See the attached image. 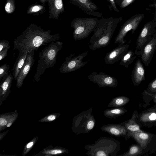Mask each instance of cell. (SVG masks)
I'll return each instance as SVG.
<instances>
[{"label":"cell","instance_id":"obj_1","mask_svg":"<svg viewBox=\"0 0 156 156\" xmlns=\"http://www.w3.org/2000/svg\"><path fill=\"white\" fill-rule=\"evenodd\" d=\"M50 30H45L41 27L31 24L22 34L14 39V49L20 52L30 53L43 45L58 40L59 34H51Z\"/></svg>","mask_w":156,"mask_h":156},{"label":"cell","instance_id":"obj_2","mask_svg":"<svg viewBox=\"0 0 156 156\" xmlns=\"http://www.w3.org/2000/svg\"><path fill=\"white\" fill-rule=\"evenodd\" d=\"M122 20V17L116 18L102 17L99 20L92 37V39L95 38L96 40L89 45V48L95 50L108 45L118 24Z\"/></svg>","mask_w":156,"mask_h":156},{"label":"cell","instance_id":"obj_3","mask_svg":"<svg viewBox=\"0 0 156 156\" xmlns=\"http://www.w3.org/2000/svg\"><path fill=\"white\" fill-rule=\"evenodd\" d=\"M63 43L57 41L49 44L39 53V59L34 79L39 81L41 76L47 69L52 68L56 63L57 56L61 50Z\"/></svg>","mask_w":156,"mask_h":156},{"label":"cell","instance_id":"obj_4","mask_svg":"<svg viewBox=\"0 0 156 156\" xmlns=\"http://www.w3.org/2000/svg\"><path fill=\"white\" fill-rule=\"evenodd\" d=\"M120 142L111 137H101L95 143L85 145L88 151L85 154L90 156H116L120 150Z\"/></svg>","mask_w":156,"mask_h":156},{"label":"cell","instance_id":"obj_5","mask_svg":"<svg viewBox=\"0 0 156 156\" xmlns=\"http://www.w3.org/2000/svg\"><path fill=\"white\" fill-rule=\"evenodd\" d=\"M99 20L95 18H75L71 21L74 29L73 36L75 41L87 37L97 27Z\"/></svg>","mask_w":156,"mask_h":156},{"label":"cell","instance_id":"obj_6","mask_svg":"<svg viewBox=\"0 0 156 156\" xmlns=\"http://www.w3.org/2000/svg\"><path fill=\"white\" fill-rule=\"evenodd\" d=\"M92 111L91 107L74 117L72 129L76 135L88 133L95 127L96 120L92 115Z\"/></svg>","mask_w":156,"mask_h":156},{"label":"cell","instance_id":"obj_7","mask_svg":"<svg viewBox=\"0 0 156 156\" xmlns=\"http://www.w3.org/2000/svg\"><path fill=\"white\" fill-rule=\"evenodd\" d=\"M129 134L130 137L133 138L142 148L144 155L156 151V134L147 132H129Z\"/></svg>","mask_w":156,"mask_h":156},{"label":"cell","instance_id":"obj_8","mask_svg":"<svg viewBox=\"0 0 156 156\" xmlns=\"http://www.w3.org/2000/svg\"><path fill=\"white\" fill-rule=\"evenodd\" d=\"M144 17V14L139 13L133 16L126 21L120 28L114 43L124 44L126 42L124 38L127 33L132 30V34H134Z\"/></svg>","mask_w":156,"mask_h":156},{"label":"cell","instance_id":"obj_9","mask_svg":"<svg viewBox=\"0 0 156 156\" xmlns=\"http://www.w3.org/2000/svg\"><path fill=\"white\" fill-rule=\"evenodd\" d=\"M156 33V22L153 19L148 22L144 26L137 39L135 55H141L146 44Z\"/></svg>","mask_w":156,"mask_h":156},{"label":"cell","instance_id":"obj_10","mask_svg":"<svg viewBox=\"0 0 156 156\" xmlns=\"http://www.w3.org/2000/svg\"><path fill=\"white\" fill-rule=\"evenodd\" d=\"M88 53L87 51L77 55L75 53L71 54L65 58V61L59 69L60 72L67 73L77 70L83 67L89 61L88 60L83 61Z\"/></svg>","mask_w":156,"mask_h":156},{"label":"cell","instance_id":"obj_11","mask_svg":"<svg viewBox=\"0 0 156 156\" xmlns=\"http://www.w3.org/2000/svg\"><path fill=\"white\" fill-rule=\"evenodd\" d=\"M88 78L90 81L97 83L100 88L105 87L114 88L116 87L118 84L116 78L102 72L98 73L93 72L88 75Z\"/></svg>","mask_w":156,"mask_h":156},{"label":"cell","instance_id":"obj_12","mask_svg":"<svg viewBox=\"0 0 156 156\" xmlns=\"http://www.w3.org/2000/svg\"><path fill=\"white\" fill-rule=\"evenodd\" d=\"M138 122L142 126L151 128L156 126V104L153 106L144 110L139 113Z\"/></svg>","mask_w":156,"mask_h":156},{"label":"cell","instance_id":"obj_13","mask_svg":"<svg viewBox=\"0 0 156 156\" xmlns=\"http://www.w3.org/2000/svg\"><path fill=\"white\" fill-rule=\"evenodd\" d=\"M70 3L78 6L86 14L103 17L101 13L96 11L98 9L97 5L91 0H69Z\"/></svg>","mask_w":156,"mask_h":156},{"label":"cell","instance_id":"obj_14","mask_svg":"<svg viewBox=\"0 0 156 156\" xmlns=\"http://www.w3.org/2000/svg\"><path fill=\"white\" fill-rule=\"evenodd\" d=\"M128 43L123 45L119 44L114 49L107 53L104 58V61L107 65H112L120 60L123 56L128 50L129 46Z\"/></svg>","mask_w":156,"mask_h":156},{"label":"cell","instance_id":"obj_15","mask_svg":"<svg viewBox=\"0 0 156 156\" xmlns=\"http://www.w3.org/2000/svg\"><path fill=\"white\" fill-rule=\"evenodd\" d=\"M101 129L112 136L123 137L126 140L130 138L128 131L122 123L105 125L101 127Z\"/></svg>","mask_w":156,"mask_h":156},{"label":"cell","instance_id":"obj_16","mask_svg":"<svg viewBox=\"0 0 156 156\" xmlns=\"http://www.w3.org/2000/svg\"><path fill=\"white\" fill-rule=\"evenodd\" d=\"M35 51L28 53L27 58L22 67L16 79V87L18 88L21 87L24 80L27 76L34 62V55Z\"/></svg>","mask_w":156,"mask_h":156},{"label":"cell","instance_id":"obj_17","mask_svg":"<svg viewBox=\"0 0 156 156\" xmlns=\"http://www.w3.org/2000/svg\"><path fill=\"white\" fill-rule=\"evenodd\" d=\"M156 49V33L145 45L141 55L143 63L148 66L150 63Z\"/></svg>","mask_w":156,"mask_h":156},{"label":"cell","instance_id":"obj_18","mask_svg":"<svg viewBox=\"0 0 156 156\" xmlns=\"http://www.w3.org/2000/svg\"><path fill=\"white\" fill-rule=\"evenodd\" d=\"M145 72L140 60L138 59L132 71L131 79L133 85L138 86L145 79Z\"/></svg>","mask_w":156,"mask_h":156},{"label":"cell","instance_id":"obj_19","mask_svg":"<svg viewBox=\"0 0 156 156\" xmlns=\"http://www.w3.org/2000/svg\"><path fill=\"white\" fill-rule=\"evenodd\" d=\"M138 115L137 111L135 110L129 119L122 123L127 129L128 132L143 133L145 132L142 129V125L138 120Z\"/></svg>","mask_w":156,"mask_h":156},{"label":"cell","instance_id":"obj_20","mask_svg":"<svg viewBox=\"0 0 156 156\" xmlns=\"http://www.w3.org/2000/svg\"><path fill=\"white\" fill-rule=\"evenodd\" d=\"M14 79L11 73L3 77L0 83V98L1 104L9 94L12 81Z\"/></svg>","mask_w":156,"mask_h":156},{"label":"cell","instance_id":"obj_21","mask_svg":"<svg viewBox=\"0 0 156 156\" xmlns=\"http://www.w3.org/2000/svg\"><path fill=\"white\" fill-rule=\"evenodd\" d=\"M49 7V18L58 19L60 14L64 12L62 0H47Z\"/></svg>","mask_w":156,"mask_h":156},{"label":"cell","instance_id":"obj_22","mask_svg":"<svg viewBox=\"0 0 156 156\" xmlns=\"http://www.w3.org/2000/svg\"><path fill=\"white\" fill-rule=\"evenodd\" d=\"M28 52H20L14 65L12 75L15 80H16L27 58Z\"/></svg>","mask_w":156,"mask_h":156},{"label":"cell","instance_id":"obj_23","mask_svg":"<svg viewBox=\"0 0 156 156\" xmlns=\"http://www.w3.org/2000/svg\"><path fill=\"white\" fill-rule=\"evenodd\" d=\"M127 110L123 107L107 109L104 111V115L108 118L115 119L126 113Z\"/></svg>","mask_w":156,"mask_h":156},{"label":"cell","instance_id":"obj_24","mask_svg":"<svg viewBox=\"0 0 156 156\" xmlns=\"http://www.w3.org/2000/svg\"><path fill=\"white\" fill-rule=\"evenodd\" d=\"M17 114L15 113L12 114L1 115L0 118V131L3 130L5 126L6 127H10L17 117Z\"/></svg>","mask_w":156,"mask_h":156},{"label":"cell","instance_id":"obj_25","mask_svg":"<svg viewBox=\"0 0 156 156\" xmlns=\"http://www.w3.org/2000/svg\"><path fill=\"white\" fill-rule=\"evenodd\" d=\"M130 101L129 98L125 96H120L113 98L109 103V107L119 108L123 107Z\"/></svg>","mask_w":156,"mask_h":156},{"label":"cell","instance_id":"obj_26","mask_svg":"<svg viewBox=\"0 0 156 156\" xmlns=\"http://www.w3.org/2000/svg\"><path fill=\"white\" fill-rule=\"evenodd\" d=\"M134 52L132 50H128L120 60V65L128 68L136 58Z\"/></svg>","mask_w":156,"mask_h":156},{"label":"cell","instance_id":"obj_27","mask_svg":"<svg viewBox=\"0 0 156 156\" xmlns=\"http://www.w3.org/2000/svg\"><path fill=\"white\" fill-rule=\"evenodd\" d=\"M143 150L139 144H133L131 145L128 151L118 156H139L144 155Z\"/></svg>","mask_w":156,"mask_h":156},{"label":"cell","instance_id":"obj_28","mask_svg":"<svg viewBox=\"0 0 156 156\" xmlns=\"http://www.w3.org/2000/svg\"><path fill=\"white\" fill-rule=\"evenodd\" d=\"M69 151L66 148L62 147L59 148L47 149L45 150L42 153L46 155H54L58 154H63L68 153Z\"/></svg>","mask_w":156,"mask_h":156},{"label":"cell","instance_id":"obj_29","mask_svg":"<svg viewBox=\"0 0 156 156\" xmlns=\"http://www.w3.org/2000/svg\"><path fill=\"white\" fill-rule=\"evenodd\" d=\"M142 94L143 98L146 102H149L150 100L153 99L154 102L156 104V93H150L147 92L146 90H144Z\"/></svg>","mask_w":156,"mask_h":156},{"label":"cell","instance_id":"obj_30","mask_svg":"<svg viewBox=\"0 0 156 156\" xmlns=\"http://www.w3.org/2000/svg\"><path fill=\"white\" fill-rule=\"evenodd\" d=\"M15 9V4L14 0H7L5 6V10L7 13H11Z\"/></svg>","mask_w":156,"mask_h":156},{"label":"cell","instance_id":"obj_31","mask_svg":"<svg viewBox=\"0 0 156 156\" xmlns=\"http://www.w3.org/2000/svg\"><path fill=\"white\" fill-rule=\"evenodd\" d=\"M10 69L9 65L4 64L2 65L0 67V81L3 77L6 76L9 74V70Z\"/></svg>","mask_w":156,"mask_h":156},{"label":"cell","instance_id":"obj_32","mask_svg":"<svg viewBox=\"0 0 156 156\" xmlns=\"http://www.w3.org/2000/svg\"><path fill=\"white\" fill-rule=\"evenodd\" d=\"M44 7L40 5H34L30 8L27 11L29 14H37V13L40 12L41 10L44 9Z\"/></svg>","mask_w":156,"mask_h":156},{"label":"cell","instance_id":"obj_33","mask_svg":"<svg viewBox=\"0 0 156 156\" xmlns=\"http://www.w3.org/2000/svg\"><path fill=\"white\" fill-rule=\"evenodd\" d=\"M146 90L150 93H156V78L152 80L149 83Z\"/></svg>","mask_w":156,"mask_h":156},{"label":"cell","instance_id":"obj_34","mask_svg":"<svg viewBox=\"0 0 156 156\" xmlns=\"http://www.w3.org/2000/svg\"><path fill=\"white\" fill-rule=\"evenodd\" d=\"M108 1L109 3L108 7L109 10L110 11L114 10L117 12H119V11L116 6L114 0H108Z\"/></svg>","mask_w":156,"mask_h":156},{"label":"cell","instance_id":"obj_35","mask_svg":"<svg viewBox=\"0 0 156 156\" xmlns=\"http://www.w3.org/2000/svg\"><path fill=\"white\" fill-rule=\"evenodd\" d=\"M136 0H122L118 4L119 5L121 9L124 8Z\"/></svg>","mask_w":156,"mask_h":156},{"label":"cell","instance_id":"obj_36","mask_svg":"<svg viewBox=\"0 0 156 156\" xmlns=\"http://www.w3.org/2000/svg\"><path fill=\"white\" fill-rule=\"evenodd\" d=\"M36 139H34L32 141L30 142L27 144L23 153V154H24V155L30 151V149L33 146L36 141Z\"/></svg>","mask_w":156,"mask_h":156},{"label":"cell","instance_id":"obj_37","mask_svg":"<svg viewBox=\"0 0 156 156\" xmlns=\"http://www.w3.org/2000/svg\"><path fill=\"white\" fill-rule=\"evenodd\" d=\"M10 46L9 42L6 40L0 41V52L6 48Z\"/></svg>","mask_w":156,"mask_h":156},{"label":"cell","instance_id":"obj_38","mask_svg":"<svg viewBox=\"0 0 156 156\" xmlns=\"http://www.w3.org/2000/svg\"><path fill=\"white\" fill-rule=\"evenodd\" d=\"M56 117V115H51L45 117L41 120V122H50L55 120Z\"/></svg>","mask_w":156,"mask_h":156},{"label":"cell","instance_id":"obj_39","mask_svg":"<svg viewBox=\"0 0 156 156\" xmlns=\"http://www.w3.org/2000/svg\"><path fill=\"white\" fill-rule=\"evenodd\" d=\"M10 48L9 46L0 52V61H1L4 59L7 55V53L9 49Z\"/></svg>","mask_w":156,"mask_h":156},{"label":"cell","instance_id":"obj_40","mask_svg":"<svg viewBox=\"0 0 156 156\" xmlns=\"http://www.w3.org/2000/svg\"><path fill=\"white\" fill-rule=\"evenodd\" d=\"M148 6L151 7H154L155 9L154 20L156 22V1H154L153 3L149 5Z\"/></svg>","mask_w":156,"mask_h":156},{"label":"cell","instance_id":"obj_41","mask_svg":"<svg viewBox=\"0 0 156 156\" xmlns=\"http://www.w3.org/2000/svg\"><path fill=\"white\" fill-rule=\"evenodd\" d=\"M122 0H114L115 3L118 4Z\"/></svg>","mask_w":156,"mask_h":156},{"label":"cell","instance_id":"obj_42","mask_svg":"<svg viewBox=\"0 0 156 156\" xmlns=\"http://www.w3.org/2000/svg\"><path fill=\"white\" fill-rule=\"evenodd\" d=\"M46 0H40V1L41 3L43 4H44Z\"/></svg>","mask_w":156,"mask_h":156},{"label":"cell","instance_id":"obj_43","mask_svg":"<svg viewBox=\"0 0 156 156\" xmlns=\"http://www.w3.org/2000/svg\"><path fill=\"white\" fill-rule=\"evenodd\" d=\"M154 0L156 1V0Z\"/></svg>","mask_w":156,"mask_h":156}]
</instances>
